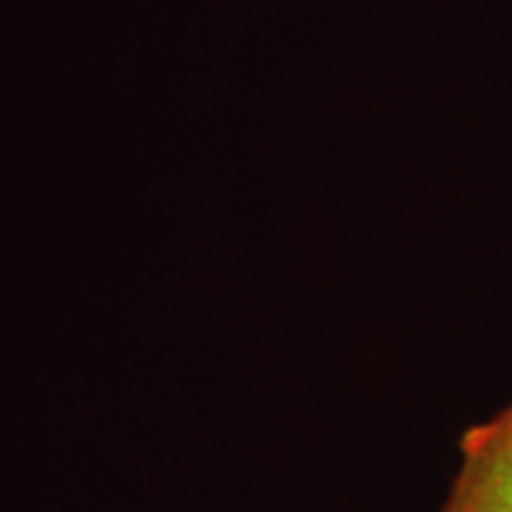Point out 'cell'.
Returning a JSON list of instances; mask_svg holds the SVG:
<instances>
[{"instance_id":"1","label":"cell","mask_w":512,"mask_h":512,"mask_svg":"<svg viewBox=\"0 0 512 512\" xmlns=\"http://www.w3.org/2000/svg\"><path fill=\"white\" fill-rule=\"evenodd\" d=\"M439 512H512V406L472 427Z\"/></svg>"}]
</instances>
